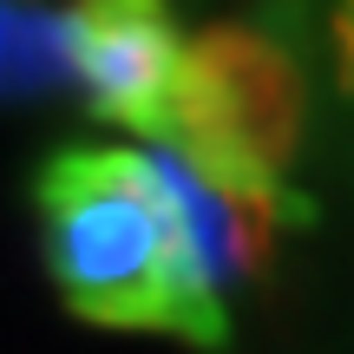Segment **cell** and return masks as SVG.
<instances>
[{"label":"cell","instance_id":"1","mask_svg":"<svg viewBox=\"0 0 354 354\" xmlns=\"http://www.w3.org/2000/svg\"><path fill=\"white\" fill-rule=\"evenodd\" d=\"M46 276L79 322L158 328L190 348H230V302L203 276L197 250L138 145H59L33 171Z\"/></svg>","mask_w":354,"mask_h":354},{"label":"cell","instance_id":"2","mask_svg":"<svg viewBox=\"0 0 354 354\" xmlns=\"http://www.w3.org/2000/svg\"><path fill=\"white\" fill-rule=\"evenodd\" d=\"M79 33V99L92 118L145 131V145L165 138L177 99L184 46L171 0H73Z\"/></svg>","mask_w":354,"mask_h":354},{"label":"cell","instance_id":"3","mask_svg":"<svg viewBox=\"0 0 354 354\" xmlns=\"http://www.w3.org/2000/svg\"><path fill=\"white\" fill-rule=\"evenodd\" d=\"M79 99V33L73 7L0 0V105Z\"/></svg>","mask_w":354,"mask_h":354}]
</instances>
